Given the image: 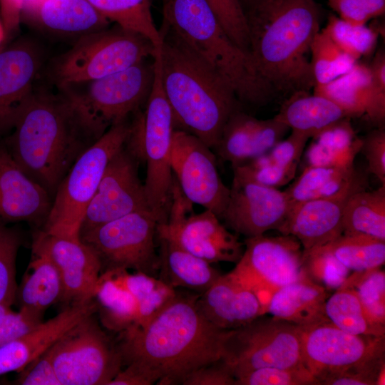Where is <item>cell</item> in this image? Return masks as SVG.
Returning a JSON list of instances; mask_svg holds the SVG:
<instances>
[{
    "instance_id": "6da1fadb",
    "label": "cell",
    "mask_w": 385,
    "mask_h": 385,
    "mask_svg": "<svg viewBox=\"0 0 385 385\" xmlns=\"http://www.w3.org/2000/svg\"><path fill=\"white\" fill-rule=\"evenodd\" d=\"M199 294L176 289L174 298L142 325L120 332L123 365L133 363L158 384H182L192 372L223 359L232 329L210 322L197 306Z\"/></svg>"
},
{
    "instance_id": "7a4b0ae2",
    "label": "cell",
    "mask_w": 385,
    "mask_h": 385,
    "mask_svg": "<svg viewBox=\"0 0 385 385\" xmlns=\"http://www.w3.org/2000/svg\"><path fill=\"white\" fill-rule=\"evenodd\" d=\"M6 142L13 159L52 199L76 159L101 136L62 93L36 86Z\"/></svg>"
},
{
    "instance_id": "3957f363",
    "label": "cell",
    "mask_w": 385,
    "mask_h": 385,
    "mask_svg": "<svg viewBox=\"0 0 385 385\" xmlns=\"http://www.w3.org/2000/svg\"><path fill=\"white\" fill-rule=\"evenodd\" d=\"M250 53L274 93L314 88L310 48L320 29L314 0H269L245 11Z\"/></svg>"
},
{
    "instance_id": "277c9868",
    "label": "cell",
    "mask_w": 385,
    "mask_h": 385,
    "mask_svg": "<svg viewBox=\"0 0 385 385\" xmlns=\"http://www.w3.org/2000/svg\"><path fill=\"white\" fill-rule=\"evenodd\" d=\"M162 46L155 56L161 83L175 128L213 149L230 115L240 109L232 88L163 23Z\"/></svg>"
},
{
    "instance_id": "5b68a950",
    "label": "cell",
    "mask_w": 385,
    "mask_h": 385,
    "mask_svg": "<svg viewBox=\"0 0 385 385\" xmlns=\"http://www.w3.org/2000/svg\"><path fill=\"white\" fill-rule=\"evenodd\" d=\"M163 23L234 91L240 102L262 105L275 93L251 55L228 36L206 0H163Z\"/></svg>"
},
{
    "instance_id": "8992f818",
    "label": "cell",
    "mask_w": 385,
    "mask_h": 385,
    "mask_svg": "<svg viewBox=\"0 0 385 385\" xmlns=\"http://www.w3.org/2000/svg\"><path fill=\"white\" fill-rule=\"evenodd\" d=\"M175 123L164 93L158 61L152 90L142 108L131 118L126 147L139 162L146 165L144 188L149 208L163 222L168 217L171 200L173 172L170 155Z\"/></svg>"
},
{
    "instance_id": "52a82bcc",
    "label": "cell",
    "mask_w": 385,
    "mask_h": 385,
    "mask_svg": "<svg viewBox=\"0 0 385 385\" xmlns=\"http://www.w3.org/2000/svg\"><path fill=\"white\" fill-rule=\"evenodd\" d=\"M130 118L111 126L76 159L55 192L41 230L50 235L80 238L86 211L106 168L129 137Z\"/></svg>"
},
{
    "instance_id": "ba28073f",
    "label": "cell",
    "mask_w": 385,
    "mask_h": 385,
    "mask_svg": "<svg viewBox=\"0 0 385 385\" xmlns=\"http://www.w3.org/2000/svg\"><path fill=\"white\" fill-rule=\"evenodd\" d=\"M149 58L101 78L58 86V91L101 136L145 106L155 78V58L152 61Z\"/></svg>"
},
{
    "instance_id": "9c48e42d",
    "label": "cell",
    "mask_w": 385,
    "mask_h": 385,
    "mask_svg": "<svg viewBox=\"0 0 385 385\" xmlns=\"http://www.w3.org/2000/svg\"><path fill=\"white\" fill-rule=\"evenodd\" d=\"M158 51L145 36L115 24L85 35L53 61L48 73L56 86L101 78L155 58Z\"/></svg>"
},
{
    "instance_id": "30bf717a",
    "label": "cell",
    "mask_w": 385,
    "mask_h": 385,
    "mask_svg": "<svg viewBox=\"0 0 385 385\" xmlns=\"http://www.w3.org/2000/svg\"><path fill=\"white\" fill-rule=\"evenodd\" d=\"M90 314L47 350L61 385H108L123 365L118 345Z\"/></svg>"
},
{
    "instance_id": "8fae6325",
    "label": "cell",
    "mask_w": 385,
    "mask_h": 385,
    "mask_svg": "<svg viewBox=\"0 0 385 385\" xmlns=\"http://www.w3.org/2000/svg\"><path fill=\"white\" fill-rule=\"evenodd\" d=\"M161 222L153 211L138 210L81 233L80 238L98 255L101 273L133 270L155 277L160 265L156 230Z\"/></svg>"
},
{
    "instance_id": "7c38bea8",
    "label": "cell",
    "mask_w": 385,
    "mask_h": 385,
    "mask_svg": "<svg viewBox=\"0 0 385 385\" xmlns=\"http://www.w3.org/2000/svg\"><path fill=\"white\" fill-rule=\"evenodd\" d=\"M223 360L232 369L235 379L262 367L304 366L300 327L272 317L260 316L232 329L225 342Z\"/></svg>"
},
{
    "instance_id": "4fadbf2b",
    "label": "cell",
    "mask_w": 385,
    "mask_h": 385,
    "mask_svg": "<svg viewBox=\"0 0 385 385\" xmlns=\"http://www.w3.org/2000/svg\"><path fill=\"white\" fill-rule=\"evenodd\" d=\"M173 175L171 200L167 220L157 225L156 236L165 238L210 263L237 262L242 243L212 211L195 214Z\"/></svg>"
},
{
    "instance_id": "5bb4252c",
    "label": "cell",
    "mask_w": 385,
    "mask_h": 385,
    "mask_svg": "<svg viewBox=\"0 0 385 385\" xmlns=\"http://www.w3.org/2000/svg\"><path fill=\"white\" fill-rule=\"evenodd\" d=\"M245 246L230 272L255 293L266 314L275 292L308 276L303 263V249L299 241L290 235L247 237Z\"/></svg>"
},
{
    "instance_id": "9a60e30c",
    "label": "cell",
    "mask_w": 385,
    "mask_h": 385,
    "mask_svg": "<svg viewBox=\"0 0 385 385\" xmlns=\"http://www.w3.org/2000/svg\"><path fill=\"white\" fill-rule=\"evenodd\" d=\"M299 327L302 361L318 384L327 376L385 356V337L349 334L329 321Z\"/></svg>"
},
{
    "instance_id": "2e32d148",
    "label": "cell",
    "mask_w": 385,
    "mask_h": 385,
    "mask_svg": "<svg viewBox=\"0 0 385 385\" xmlns=\"http://www.w3.org/2000/svg\"><path fill=\"white\" fill-rule=\"evenodd\" d=\"M170 165L183 195L191 202L213 212L221 219L228 201L230 188L219 175L212 149L194 135L175 129Z\"/></svg>"
},
{
    "instance_id": "e0dca14e",
    "label": "cell",
    "mask_w": 385,
    "mask_h": 385,
    "mask_svg": "<svg viewBox=\"0 0 385 385\" xmlns=\"http://www.w3.org/2000/svg\"><path fill=\"white\" fill-rule=\"evenodd\" d=\"M138 163L125 145L111 158L87 207L80 235L129 213L150 210Z\"/></svg>"
},
{
    "instance_id": "ac0fdd59",
    "label": "cell",
    "mask_w": 385,
    "mask_h": 385,
    "mask_svg": "<svg viewBox=\"0 0 385 385\" xmlns=\"http://www.w3.org/2000/svg\"><path fill=\"white\" fill-rule=\"evenodd\" d=\"M290 207L284 191L233 172L228 201L221 219L235 232L252 237L270 230H277Z\"/></svg>"
},
{
    "instance_id": "d6986e66",
    "label": "cell",
    "mask_w": 385,
    "mask_h": 385,
    "mask_svg": "<svg viewBox=\"0 0 385 385\" xmlns=\"http://www.w3.org/2000/svg\"><path fill=\"white\" fill-rule=\"evenodd\" d=\"M366 187V176L356 170L351 180L336 193L291 205L277 230L282 235L296 237L303 250L322 246L342 234L343 215L348 200Z\"/></svg>"
},
{
    "instance_id": "ffe728a7",
    "label": "cell",
    "mask_w": 385,
    "mask_h": 385,
    "mask_svg": "<svg viewBox=\"0 0 385 385\" xmlns=\"http://www.w3.org/2000/svg\"><path fill=\"white\" fill-rule=\"evenodd\" d=\"M33 245L45 251L59 271L63 288L61 302L68 306L95 298L101 262L96 252L81 238L40 230Z\"/></svg>"
},
{
    "instance_id": "44dd1931",
    "label": "cell",
    "mask_w": 385,
    "mask_h": 385,
    "mask_svg": "<svg viewBox=\"0 0 385 385\" xmlns=\"http://www.w3.org/2000/svg\"><path fill=\"white\" fill-rule=\"evenodd\" d=\"M43 53L22 40L0 53V132L11 129L15 116L37 86Z\"/></svg>"
},
{
    "instance_id": "7402d4cb",
    "label": "cell",
    "mask_w": 385,
    "mask_h": 385,
    "mask_svg": "<svg viewBox=\"0 0 385 385\" xmlns=\"http://www.w3.org/2000/svg\"><path fill=\"white\" fill-rule=\"evenodd\" d=\"M20 20L43 34L77 39L111 23L88 0H26Z\"/></svg>"
},
{
    "instance_id": "603a6c76",
    "label": "cell",
    "mask_w": 385,
    "mask_h": 385,
    "mask_svg": "<svg viewBox=\"0 0 385 385\" xmlns=\"http://www.w3.org/2000/svg\"><path fill=\"white\" fill-rule=\"evenodd\" d=\"M53 199L13 159L6 147H0V221H26L44 225Z\"/></svg>"
},
{
    "instance_id": "cb8c5ba5",
    "label": "cell",
    "mask_w": 385,
    "mask_h": 385,
    "mask_svg": "<svg viewBox=\"0 0 385 385\" xmlns=\"http://www.w3.org/2000/svg\"><path fill=\"white\" fill-rule=\"evenodd\" d=\"M98 312L95 298L73 303L54 317L0 347V375L20 371L47 350L63 333L84 317Z\"/></svg>"
},
{
    "instance_id": "d4e9b609",
    "label": "cell",
    "mask_w": 385,
    "mask_h": 385,
    "mask_svg": "<svg viewBox=\"0 0 385 385\" xmlns=\"http://www.w3.org/2000/svg\"><path fill=\"white\" fill-rule=\"evenodd\" d=\"M202 314L222 329H235L265 314L255 294L232 272L220 274L197 300Z\"/></svg>"
},
{
    "instance_id": "484cf974",
    "label": "cell",
    "mask_w": 385,
    "mask_h": 385,
    "mask_svg": "<svg viewBox=\"0 0 385 385\" xmlns=\"http://www.w3.org/2000/svg\"><path fill=\"white\" fill-rule=\"evenodd\" d=\"M329 296L324 287L307 276L275 292L266 313L297 326L329 321L325 313V302Z\"/></svg>"
},
{
    "instance_id": "4316f807",
    "label": "cell",
    "mask_w": 385,
    "mask_h": 385,
    "mask_svg": "<svg viewBox=\"0 0 385 385\" xmlns=\"http://www.w3.org/2000/svg\"><path fill=\"white\" fill-rule=\"evenodd\" d=\"M313 88V93L335 103L349 118L365 115L374 123L382 125L384 123L385 114L380 112L375 103L367 65L357 62L347 73Z\"/></svg>"
},
{
    "instance_id": "83f0119b",
    "label": "cell",
    "mask_w": 385,
    "mask_h": 385,
    "mask_svg": "<svg viewBox=\"0 0 385 385\" xmlns=\"http://www.w3.org/2000/svg\"><path fill=\"white\" fill-rule=\"evenodd\" d=\"M156 240L160 247L158 278L171 287L185 288L200 294L220 276L211 263L169 240L157 236Z\"/></svg>"
},
{
    "instance_id": "f1b7e54d",
    "label": "cell",
    "mask_w": 385,
    "mask_h": 385,
    "mask_svg": "<svg viewBox=\"0 0 385 385\" xmlns=\"http://www.w3.org/2000/svg\"><path fill=\"white\" fill-rule=\"evenodd\" d=\"M274 118L292 131L314 137L327 127L349 118L335 103L325 96L308 91L291 93Z\"/></svg>"
},
{
    "instance_id": "f546056e",
    "label": "cell",
    "mask_w": 385,
    "mask_h": 385,
    "mask_svg": "<svg viewBox=\"0 0 385 385\" xmlns=\"http://www.w3.org/2000/svg\"><path fill=\"white\" fill-rule=\"evenodd\" d=\"M63 291L57 267L45 251L32 245V258L17 289L19 309L43 316L47 309L61 302Z\"/></svg>"
},
{
    "instance_id": "4dcf8cb0",
    "label": "cell",
    "mask_w": 385,
    "mask_h": 385,
    "mask_svg": "<svg viewBox=\"0 0 385 385\" xmlns=\"http://www.w3.org/2000/svg\"><path fill=\"white\" fill-rule=\"evenodd\" d=\"M312 139L306 151L307 165L353 167L362 145L349 118L327 127Z\"/></svg>"
},
{
    "instance_id": "1f68e13d",
    "label": "cell",
    "mask_w": 385,
    "mask_h": 385,
    "mask_svg": "<svg viewBox=\"0 0 385 385\" xmlns=\"http://www.w3.org/2000/svg\"><path fill=\"white\" fill-rule=\"evenodd\" d=\"M95 299L101 321L107 329L120 333L137 324L136 299L111 271L101 273Z\"/></svg>"
},
{
    "instance_id": "d6a6232c",
    "label": "cell",
    "mask_w": 385,
    "mask_h": 385,
    "mask_svg": "<svg viewBox=\"0 0 385 385\" xmlns=\"http://www.w3.org/2000/svg\"><path fill=\"white\" fill-rule=\"evenodd\" d=\"M342 233L363 234L385 240V185L353 194L343 215Z\"/></svg>"
},
{
    "instance_id": "836d02e7",
    "label": "cell",
    "mask_w": 385,
    "mask_h": 385,
    "mask_svg": "<svg viewBox=\"0 0 385 385\" xmlns=\"http://www.w3.org/2000/svg\"><path fill=\"white\" fill-rule=\"evenodd\" d=\"M325 313L330 322L347 333L385 337V326L375 322L356 292L343 284L327 299Z\"/></svg>"
},
{
    "instance_id": "e575fe53",
    "label": "cell",
    "mask_w": 385,
    "mask_h": 385,
    "mask_svg": "<svg viewBox=\"0 0 385 385\" xmlns=\"http://www.w3.org/2000/svg\"><path fill=\"white\" fill-rule=\"evenodd\" d=\"M108 21L139 34L159 52L162 36L151 11V0H88Z\"/></svg>"
},
{
    "instance_id": "d590c367",
    "label": "cell",
    "mask_w": 385,
    "mask_h": 385,
    "mask_svg": "<svg viewBox=\"0 0 385 385\" xmlns=\"http://www.w3.org/2000/svg\"><path fill=\"white\" fill-rule=\"evenodd\" d=\"M356 171L354 166L342 168L307 165L284 192L291 205L330 196L342 188Z\"/></svg>"
},
{
    "instance_id": "8d00e7d4",
    "label": "cell",
    "mask_w": 385,
    "mask_h": 385,
    "mask_svg": "<svg viewBox=\"0 0 385 385\" xmlns=\"http://www.w3.org/2000/svg\"><path fill=\"white\" fill-rule=\"evenodd\" d=\"M322 247L349 271L381 267L385 262V240L366 235L342 233Z\"/></svg>"
},
{
    "instance_id": "74e56055",
    "label": "cell",
    "mask_w": 385,
    "mask_h": 385,
    "mask_svg": "<svg viewBox=\"0 0 385 385\" xmlns=\"http://www.w3.org/2000/svg\"><path fill=\"white\" fill-rule=\"evenodd\" d=\"M118 279L136 299L138 318L135 325H142L160 312L175 296L176 289L158 277L143 272L128 273L125 270H112Z\"/></svg>"
},
{
    "instance_id": "f35d334b",
    "label": "cell",
    "mask_w": 385,
    "mask_h": 385,
    "mask_svg": "<svg viewBox=\"0 0 385 385\" xmlns=\"http://www.w3.org/2000/svg\"><path fill=\"white\" fill-rule=\"evenodd\" d=\"M255 120L240 109L230 115L213 148L220 159L235 166L257 157Z\"/></svg>"
},
{
    "instance_id": "ab89813d",
    "label": "cell",
    "mask_w": 385,
    "mask_h": 385,
    "mask_svg": "<svg viewBox=\"0 0 385 385\" xmlns=\"http://www.w3.org/2000/svg\"><path fill=\"white\" fill-rule=\"evenodd\" d=\"M357 62L339 48L323 29L314 36L310 48L314 86L325 85L347 73Z\"/></svg>"
},
{
    "instance_id": "60d3db41",
    "label": "cell",
    "mask_w": 385,
    "mask_h": 385,
    "mask_svg": "<svg viewBox=\"0 0 385 385\" xmlns=\"http://www.w3.org/2000/svg\"><path fill=\"white\" fill-rule=\"evenodd\" d=\"M323 29L339 48L357 61L374 51L379 37L378 30L349 24L334 15Z\"/></svg>"
},
{
    "instance_id": "b9f144b4",
    "label": "cell",
    "mask_w": 385,
    "mask_h": 385,
    "mask_svg": "<svg viewBox=\"0 0 385 385\" xmlns=\"http://www.w3.org/2000/svg\"><path fill=\"white\" fill-rule=\"evenodd\" d=\"M343 284L353 289L366 311L377 323L385 326V272L376 267L354 273Z\"/></svg>"
},
{
    "instance_id": "7bdbcfd3",
    "label": "cell",
    "mask_w": 385,
    "mask_h": 385,
    "mask_svg": "<svg viewBox=\"0 0 385 385\" xmlns=\"http://www.w3.org/2000/svg\"><path fill=\"white\" fill-rule=\"evenodd\" d=\"M21 240L17 230L0 221V304L11 307L16 302V260Z\"/></svg>"
},
{
    "instance_id": "ee69618b",
    "label": "cell",
    "mask_w": 385,
    "mask_h": 385,
    "mask_svg": "<svg viewBox=\"0 0 385 385\" xmlns=\"http://www.w3.org/2000/svg\"><path fill=\"white\" fill-rule=\"evenodd\" d=\"M302 257L307 275L327 289H337L349 276V270L322 246L303 250Z\"/></svg>"
},
{
    "instance_id": "f6af8a7d",
    "label": "cell",
    "mask_w": 385,
    "mask_h": 385,
    "mask_svg": "<svg viewBox=\"0 0 385 385\" xmlns=\"http://www.w3.org/2000/svg\"><path fill=\"white\" fill-rule=\"evenodd\" d=\"M235 385H315L317 380L306 368L267 366L237 376Z\"/></svg>"
},
{
    "instance_id": "bcb514c9",
    "label": "cell",
    "mask_w": 385,
    "mask_h": 385,
    "mask_svg": "<svg viewBox=\"0 0 385 385\" xmlns=\"http://www.w3.org/2000/svg\"><path fill=\"white\" fill-rule=\"evenodd\" d=\"M233 172L269 187L277 188L292 180L296 169L282 167L272 162L267 153L232 166Z\"/></svg>"
},
{
    "instance_id": "7dc6e473",
    "label": "cell",
    "mask_w": 385,
    "mask_h": 385,
    "mask_svg": "<svg viewBox=\"0 0 385 385\" xmlns=\"http://www.w3.org/2000/svg\"><path fill=\"white\" fill-rule=\"evenodd\" d=\"M230 38L250 53L249 31L240 0H206Z\"/></svg>"
},
{
    "instance_id": "c3c4849f",
    "label": "cell",
    "mask_w": 385,
    "mask_h": 385,
    "mask_svg": "<svg viewBox=\"0 0 385 385\" xmlns=\"http://www.w3.org/2000/svg\"><path fill=\"white\" fill-rule=\"evenodd\" d=\"M384 356L323 378V385H384Z\"/></svg>"
},
{
    "instance_id": "681fc988",
    "label": "cell",
    "mask_w": 385,
    "mask_h": 385,
    "mask_svg": "<svg viewBox=\"0 0 385 385\" xmlns=\"http://www.w3.org/2000/svg\"><path fill=\"white\" fill-rule=\"evenodd\" d=\"M338 17L353 25H366L385 12V0H327Z\"/></svg>"
},
{
    "instance_id": "f907efd6",
    "label": "cell",
    "mask_w": 385,
    "mask_h": 385,
    "mask_svg": "<svg viewBox=\"0 0 385 385\" xmlns=\"http://www.w3.org/2000/svg\"><path fill=\"white\" fill-rule=\"evenodd\" d=\"M43 322V316L19 309L0 318V347Z\"/></svg>"
},
{
    "instance_id": "816d5d0a",
    "label": "cell",
    "mask_w": 385,
    "mask_h": 385,
    "mask_svg": "<svg viewBox=\"0 0 385 385\" xmlns=\"http://www.w3.org/2000/svg\"><path fill=\"white\" fill-rule=\"evenodd\" d=\"M309 139L304 134L292 131L287 138L277 143L267 154L274 163L297 170Z\"/></svg>"
},
{
    "instance_id": "f5cc1de1",
    "label": "cell",
    "mask_w": 385,
    "mask_h": 385,
    "mask_svg": "<svg viewBox=\"0 0 385 385\" xmlns=\"http://www.w3.org/2000/svg\"><path fill=\"white\" fill-rule=\"evenodd\" d=\"M15 382L21 385H61L48 350L20 371Z\"/></svg>"
},
{
    "instance_id": "db71d44e",
    "label": "cell",
    "mask_w": 385,
    "mask_h": 385,
    "mask_svg": "<svg viewBox=\"0 0 385 385\" xmlns=\"http://www.w3.org/2000/svg\"><path fill=\"white\" fill-rule=\"evenodd\" d=\"M362 152L367 161V169L385 185V130L379 128L362 139Z\"/></svg>"
},
{
    "instance_id": "11a10c76",
    "label": "cell",
    "mask_w": 385,
    "mask_h": 385,
    "mask_svg": "<svg viewBox=\"0 0 385 385\" xmlns=\"http://www.w3.org/2000/svg\"><path fill=\"white\" fill-rule=\"evenodd\" d=\"M235 377L229 364L220 359L190 374L183 385H235Z\"/></svg>"
},
{
    "instance_id": "9f6ffc18",
    "label": "cell",
    "mask_w": 385,
    "mask_h": 385,
    "mask_svg": "<svg viewBox=\"0 0 385 385\" xmlns=\"http://www.w3.org/2000/svg\"><path fill=\"white\" fill-rule=\"evenodd\" d=\"M371 76L374 98L377 107L385 111V55L378 52L369 66Z\"/></svg>"
},
{
    "instance_id": "6f0895ef",
    "label": "cell",
    "mask_w": 385,
    "mask_h": 385,
    "mask_svg": "<svg viewBox=\"0 0 385 385\" xmlns=\"http://www.w3.org/2000/svg\"><path fill=\"white\" fill-rule=\"evenodd\" d=\"M120 369L108 385H151L154 379L138 365L129 363Z\"/></svg>"
},
{
    "instance_id": "680465c9",
    "label": "cell",
    "mask_w": 385,
    "mask_h": 385,
    "mask_svg": "<svg viewBox=\"0 0 385 385\" xmlns=\"http://www.w3.org/2000/svg\"><path fill=\"white\" fill-rule=\"evenodd\" d=\"M26 0H0V7L5 26L12 29L20 21V11Z\"/></svg>"
},
{
    "instance_id": "91938a15",
    "label": "cell",
    "mask_w": 385,
    "mask_h": 385,
    "mask_svg": "<svg viewBox=\"0 0 385 385\" xmlns=\"http://www.w3.org/2000/svg\"><path fill=\"white\" fill-rule=\"evenodd\" d=\"M242 5V7L245 11L252 8V7H255L260 4H262L267 1H269V0H240Z\"/></svg>"
},
{
    "instance_id": "94428289",
    "label": "cell",
    "mask_w": 385,
    "mask_h": 385,
    "mask_svg": "<svg viewBox=\"0 0 385 385\" xmlns=\"http://www.w3.org/2000/svg\"><path fill=\"white\" fill-rule=\"evenodd\" d=\"M11 307L4 304H0V318L11 312Z\"/></svg>"
},
{
    "instance_id": "6125c7cd",
    "label": "cell",
    "mask_w": 385,
    "mask_h": 385,
    "mask_svg": "<svg viewBox=\"0 0 385 385\" xmlns=\"http://www.w3.org/2000/svg\"><path fill=\"white\" fill-rule=\"evenodd\" d=\"M4 37V29L1 22L0 21V43L2 41Z\"/></svg>"
}]
</instances>
